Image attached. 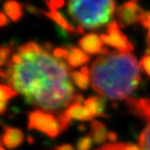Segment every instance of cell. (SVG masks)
Masks as SVG:
<instances>
[{"mask_svg": "<svg viewBox=\"0 0 150 150\" xmlns=\"http://www.w3.org/2000/svg\"><path fill=\"white\" fill-rule=\"evenodd\" d=\"M142 25L148 29V33H147V42H150V12H146V16L142 22Z\"/></svg>", "mask_w": 150, "mask_h": 150, "instance_id": "cb8c5ba5", "label": "cell"}, {"mask_svg": "<svg viewBox=\"0 0 150 150\" xmlns=\"http://www.w3.org/2000/svg\"><path fill=\"white\" fill-rule=\"evenodd\" d=\"M139 143L140 150H150V121L140 134L139 137Z\"/></svg>", "mask_w": 150, "mask_h": 150, "instance_id": "e0dca14e", "label": "cell"}, {"mask_svg": "<svg viewBox=\"0 0 150 150\" xmlns=\"http://www.w3.org/2000/svg\"><path fill=\"white\" fill-rule=\"evenodd\" d=\"M93 142L92 137L90 136L83 137L78 140L76 143V148L77 150H90L93 146Z\"/></svg>", "mask_w": 150, "mask_h": 150, "instance_id": "d6986e66", "label": "cell"}, {"mask_svg": "<svg viewBox=\"0 0 150 150\" xmlns=\"http://www.w3.org/2000/svg\"><path fill=\"white\" fill-rule=\"evenodd\" d=\"M46 5L48 6L50 11H57V9L62 7L65 3L64 1H59V0H56V1H46Z\"/></svg>", "mask_w": 150, "mask_h": 150, "instance_id": "603a6c76", "label": "cell"}, {"mask_svg": "<svg viewBox=\"0 0 150 150\" xmlns=\"http://www.w3.org/2000/svg\"><path fill=\"white\" fill-rule=\"evenodd\" d=\"M3 10L5 14L13 21V22H18L23 16V7L19 2L16 1H7L3 5Z\"/></svg>", "mask_w": 150, "mask_h": 150, "instance_id": "9a60e30c", "label": "cell"}, {"mask_svg": "<svg viewBox=\"0 0 150 150\" xmlns=\"http://www.w3.org/2000/svg\"><path fill=\"white\" fill-rule=\"evenodd\" d=\"M145 54H150V42H149V45H148V48L146 50V53Z\"/></svg>", "mask_w": 150, "mask_h": 150, "instance_id": "4dcf8cb0", "label": "cell"}, {"mask_svg": "<svg viewBox=\"0 0 150 150\" xmlns=\"http://www.w3.org/2000/svg\"><path fill=\"white\" fill-rule=\"evenodd\" d=\"M13 51V46H1L0 47V67L7 64L9 57L11 56V53Z\"/></svg>", "mask_w": 150, "mask_h": 150, "instance_id": "ac0fdd59", "label": "cell"}, {"mask_svg": "<svg viewBox=\"0 0 150 150\" xmlns=\"http://www.w3.org/2000/svg\"><path fill=\"white\" fill-rule=\"evenodd\" d=\"M1 126L4 132H3V134L1 139H0V142L7 148L15 149L19 147L23 143V139H25L23 132L17 128L8 127L4 124H1Z\"/></svg>", "mask_w": 150, "mask_h": 150, "instance_id": "8992f818", "label": "cell"}, {"mask_svg": "<svg viewBox=\"0 0 150 150\" xmlns=\"http://www.w3.org/2000/svg\"><path fill=\"white\" fill-rule=\"evenodd\" d=\"M55 150H74V148L70 144H64V145L57 146Z\"/></svg>", "mask_w": 150, "mask_h": 150, "instance_id": "4316f807", "label": "cell"}, {"mask_svg": "<svg viewBox=\"0 0 150 150\" xmlns=\"http://www.w3.org/2000/svg\"><path fill=\"white\" fill-rule=\"evenodd\" d=\"M125 143H118V142H113L106 144L104 146H101L97 150H124L125 148Z\"/></svg>", "mask_w": 150, "mask_h": 150, "instance_id": "44dd1931", "label": "cell"}, {"mask_svg": "<svg viewBox=\"0 0 150 150\" xmlns=\"http://www.w3.org/2000/svg\"><path fill=\"white\" fill-rule=\"evenodd\" d=\"M25 8H26V10H28L29 13H31V14H40V11H39L37 8H35L34 6H31V5H29V4H26L25 5Z\"/></svg>", "mask_w": 150, "mask_h": 150, "instance_id": "484cf974", "label": "cell"}, {"mask_svg": "<svg viewBox=\"0 0 150 150\" xmlns=\"http://www.w3.org/2000/svg\"><path fill=\"white\" fill-rule=\"evenodd\" d=\"M0 150H5L4 148H3V146L1 144H0Z\"/></svg>", "mask_w": 150, "mask_h": 150, "instance_id": "1f68e13d", "label": "cell"}, {"mask_svg": "<svg viewBox=\"0 0 150 150\" xmlns=\"http://www.w3.org/2000/svg\"><path fill=\"white\" fill-rule=\"evenodd\" d=\"M124 150H140L137 145L134 144H131V143H128V144L125 145Z\"/></svg>", "mask_w": 150, "mask_h": 150, "instance_id": "83f0119b", "label": "cell"}, {"mask_svg": "<svg viewBox=\"0 0 150 150\" xmlns=\"http://www.w3.org/2000/svg\"><path fill=\"white\" fill-rule=\"evenodd\" d=\"M71 120L64 113H49L43 110H33L28 113V127L50 137H57L69 127Z\"/></svg>", "mask_w": 150, "mask_h": 150, "instance_id": "3957f363", "label": "cell"}, {"mask_svg": "<svg viewBox=\"0 0 150 150\" xmlns=\"http://www.w3.org/2000/svg\"><path fill=\"white\" fill-rule=\"evenodd\" d=\"M40 14H43L46 17L50 18L51 20H53L56 23H58V25L67 32H69V33H79V34L84 33V28H80V26H78V28L72 26L58 11H50V12L40 11Z\"/></svg>", "mask_w": 150, "mask_h": 150, "instance_id": "9c48e42d", "label": "cell"}, {"mask_svg": "<svg viewBox=\"0 0 150 150\" xmlns=\"http://www.w3.org/2000/svg\"><path fill=\"white\" fill-rule=\"evenodd\" d=\"M118 25L121 28H126L134 23H142L146 16V12L140 8L139 4L134 1L126 2L117 9L116 11Z\"/></svg>", "mask_w": 150, "mask_h": 150, "instance_id": "5b68a950", "label": "cell"}, {"mask_svg": "<svg viewBox=\"0 0 150 150\" xmlns=\"http://www.w3.org/2000/svg\"><path fill=\"white\" fill-rule=\"evenodd\" d=\"M54 57H56L57 59H67L68 56V49L65 48H56L53 52Z\"/></svg>", "mask_w": 150, "mask_h": 150, "instance_id": "7402d4cb", "label": "cell"}, {"mask_svg": "<svg viewBox=\"0 0 150 150\" xmlns=\"http://www.w3.org/2000/svg\"><path fill=\"white\" fill-rule=\"evenodd\" d=\"M9 23L7 17L5 16V14H3L2 12H0V26H4Z\"/></svg>", "mask_w": 150, "mask_h": 150, "instance_id": "d4e9b609", "label": "cell"}, {"mask_svg": "<svg viewBox=\"0 0 150 150\" xmlns=\"http://www.w3.org/2000/svg\"><path fill=\"white\" fill-rule=\"evenodd\" d=\"M0 78L1 79H5V70L0 69Z\"/></svg>", "mask_w": 150, "mask_h": 150, "instance_id": "f546056e", "label": "cell"}, {"mask_svg": "<svg viewBox=\"0 0 150 150\" xmlns=\"http://www.w3.org/2000/svg\"><path fill=\"white\" fill-rule=\"evenodd\" d=\"M115 8L114 1L73 0L68 2L67 12L80 28L96 29L109 22Z\"/></svg>", "mask_w": 150, "mask_h": 150, "instance_id": "7a4b0ae2", "label": "cell"}, {"mask_svg": "<svg viewBox=\"0 0 150 150\" xmlns=\"http://www.w3.org/2000/svg\"><path fill=\"white\" fill-rule=\"evenodd\" d=\"M18 93L9 86L0 84V114L4 113L7 107V103L15 98Z\"/></svg>", "mask_w": 150, "mask_h": 150, "instance_id": "2e32d148", "label": "cell"}, {"mask_svg": "<svg viewBox=\"0 0 150 150\" xmlns=\"http://www.w3.org/2000/svg\"><path fill=\"white\" fill-rule=\"evenodd\" d=\"M93 90L112 100H128L140 81L137 61L131 53L104 49L90 67Z\"/></svg>", "mask_w": 150, "mask_h": 150, "instance_id": "6da1fadb", "label": "cell"}, {"mask_svg": "<svg viewBox=\"0 0 150 150\" xmlns=\"http://www.w3.org/2000/svg\"><path fill=\"white\" fill-rule=\"evenodd\" d=\"M90 57L86 55L83 51L78 49L76 47L68 48V56L67 58V64L71 67H78L82 64H85L89 62Z\"/></svg>", "mask_w": 150, "mask_h": 150, "instance_id": "7c38bea8", "label": "cell"}, {"mask_svg": "<svg viewBox=\"0 0 150 150\" xmlns=\"http://www.w3.org/2000/svg\"><path fill=\"white\" fill-rule=\"evenodd\" d=\"M108 139L111 140L112 143L115 142V140L117 139V136L115 133H113V132H110V133H108Z\"/></svg>", "mask_w": 150, "mask_h": 150, "instance_id": "f1b7e54d", "label": "cell"}, {"mask_svg": "<svg viewBox=\"0 0 150 150\" xmlns=\"http://www.w3.org/2000/svg\"><path fill=\"white\" fill-rule=\"evenodd\" d=\"M64 114L67 118L71 119H76L79 121H88V120H92L93 117L91 114L86 110L84 106L80 103H74L69 107H67V109L64 112Z\"/></svg>", "mask_w": 150, "mask_h": 150, "instance_id": "8fae6325", "label": "cell"}, {"mask_svg": "<svg viewBox=\"0 0 150 150\" xmlns=\"http://www.w3.org/2000/svg\"><path fill=\"white\" fill-rule=\"evenodd\" d=\"M129 109L134 115L150 121V100L147 98H128Z\"/></svg>", "mask_w": 150, "mask_h": 150, "instance_id": "ba28073f", "label": "cell"}, {"mask_svg": "<svg viewBox=\"0 0 150 150\" xmlns=\"http://www.w3.org/2000/svg\"><path fill=\"white\" fill-rule=\"evenodd\" d=\"M90 137H92L93 142L95 143H103L108 139V133L107 130L101 122L94 121L91 124V134Z\"/></svg>", "mask_w": 150, "mask_h": 150, "instance_id": "4fadbf2b", "label": "cell"}, {"mask_svg": "<svg viewBox=\"0 0 150 150\" xmlns=\"http://www.w3.org/2000/svg\"><path fill=\"white\" fill-rule=\"evenodd\" d=\"M139 67L150 76V54H145L139 62Z\"/></svg>", "mask_w": 150, "mask_h": 150, "instance_id": "ffe728a7", "label": "cell"}, {"mask_svg": "<svg viewBox=\"0 0 150 150\" xmlns=\"http://www.w3.org/2000/svg\"><path fill=\"white\" fill-rule=\"evenodd\" d=\"M104 44L115 48L121 53H131L134 51V46L129 38L120 30V26L116 21H113L106 26V32L100 35Z\"/></svg>", "mask_w": 150, "mask_h": 150, "instance_id": "277c9868", "label": "cell"}, {"mask_svg": "<svg viewBox=\"0 0 150 150\" xmlns=\"http://www.w3.org/2000/svg\"><path fill=\"white\" fill-rule=\"evenodd\" d=\"M84 107L93 117L104 116L105 111V100L103 97H90L84 103Z\"/></svg>", "mask_w": 150, "mask_h": 150, "instance_id": "30bf717a", "label": "cell"}, {"mask_svg": "<svg viewBox=\"0 0 150 150\" xmlns=\"http://www.w3.org/2000/svg\"><path fill=\"white\" fill-rule=\"evenodd\" d=\"M79 46L84 53L89 55L101 54L105 48H103V40L96 33H89L79 40Z\"/></svg>", "mask_w": 150, "mask_h": 150, "instance_id": "52a82bcc", "label": "cell"}, {"mask_svg": "<svg viewBox=\"0 0 150 150\" xmlns=\"http://www.w3.org/2000/svg\"><path fill=\"white\" fill-rule=\"evenodd\" d=\"M71 78H72L75 85L79 87L80 89L86 90L89 88L90 85V69L88 67H83L81 71H72L71 72Z\"/></svg>", "mask_w": 150, "mask_h": 150, "instance_id": "5bb4252c", "label": "cell"}]
</instances>
